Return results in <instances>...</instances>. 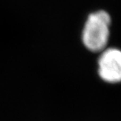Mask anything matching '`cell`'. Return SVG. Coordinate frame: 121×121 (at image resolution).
I'll list each match as a JSON object with an SVG mask.
<instances>
[{
    "instance_id": "2",
    "label": "cell",
    "mask_w": 121,
    "mask_h": 121,
    "mask_svg": "<svg viewBox=\"0 0 121 121\" xmlns=\"http://www.w3.org/2000/svg\"><path fill=\"white\" fill-rule=\"evenodd\" d=\"M98 74L107 83L121 82V50L109 48L102 52L98 59Z\"/></svg>"
},
{
    "instance_id": "1",
    "label": "cell",
    "mask_w": 121,
    "mask_h": 121,
    "mask_svg": "<svg viewBox=\"0 0 121 121\" xmlns=\"http://www.w3.org/2000/svg\"><path fill=\"white\" fill-rule=\"evenodd\" d=\"M111 17L107 12L99 10L88 16L82 33L86 48L92 52L102 51L109 37Z\"/></svg>"
}]
</instances>
